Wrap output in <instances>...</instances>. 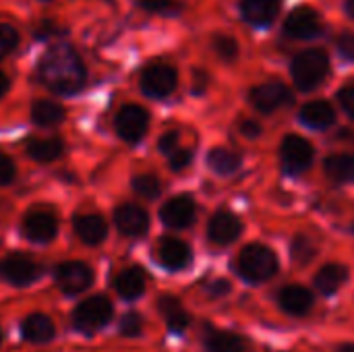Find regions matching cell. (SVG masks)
Wrapping results in <instances>:
<instances>
[{
  "instance_id": "6da1fadb",
  "label": "cell",
  "mask_w": 354,
  "mask_h": 352,
  "mask_svg": "<svg viewBox=\"0 0 354 352\" xmlns=\"http://www.w3.org/2000/svg\"><path fill=\"white\" fill-rule=\"evenodd\" d=\"M39 81L56 93H75L85 83V66L68 46H54L39 64Z\"/></svg>"
},
{
  "instance_id": "7a4b0ae2",
  "label": "cell",
  "mask_w": 354,
  "mask_h": 352,
  "mask_svg": "<svg viewBox=\"0 0 354 352\" xmlns=\"http://www.w3.org/2000/svg\"><path fill=\"white\" fill-rule=\"evenodd\" d=\"M236 270L247 282H268L278 272V257L266 245H247L236 259Z\"/></svg>"
},
{
  "instance_id": "3957f363",
  "label": "cell",
  "mask_w": 354,
  "mask_h": 352,
  "mask_svg": "<svg viewBox=\"0 0 354 352\" xmlns=\"http://www.w3.org/2000/svg\"><path fill=\"white\" fill-rule=\"evenodd\" d=\"M328 73H330V58L322 48L305 50L292 60V79L301 91H313L317 85L326 81Z\"/></svg>"
},
{
  "instance_id": "277c9868",
  "label": "cell",
  "mask_w": 354,
  "mask_h": 352,
  "mask_svg": "<svg viewBox=\"0 0 354 352\" xmlns=\"http://www.w3.org/2000/svg\"><path fill=\"white\" fill-rule=\"evenodd\" d=\"M114 315V309H112V303L108 297H89L85 299L83 303L77 305V309L73 311V324L79 332H85V334H93L102 328H106L110 324Z\"/></svg>"
},
{
  "instance_id": "5b68a950",
  "label": "cell",
  "mask_w": 354,
  "mask_h": 352,
  "mask_svg": "<svg viewBox=\"0 0 354 352\" xmlns=\"http://www.w3.org/2000/svg\"><path fill=\"white\" fill-rule=\"evenodd\" d=\"M249 102L261 114H274V112L282 110L284 106H288L292 102V95L284 83L268 81V83L255 85L249 91Z\"/></svg>"
},
{
  "instance_id": "8992f818",
  "label": "cell",
  "mask_w": 354,
  "mask_h": 352,
  "mask_svg": "<svg viewBox=\"0 0 354 352\" xmlns=\"http://www.w3.org/2000/svg\"><path fill=\"white\" fill-rule=\"evenodd\" d=\"M178 83L176 68L170 64H151L141 75V89L156 100L168 98Z\"/></svg>"
},
{
  "instance_id": "52a82bcc",
  "label": "cell",
  "mask_w": 354,
  "mask_h": 352,
  "mask_svg": "<svg viewBox=\"0 0 354 352\" xmlns=\"http://www.w3.org/2000/svg\"><path fill=\"white\" fill-rule=\"evenodd\" d=\"M313 145L301 137V135H288L284 137L282 141V147H280V158H282V164L286 168V172L290 174H301L305 172L311 162H313Z\"/></svg>"
},
{
  "instance_id": "ba28073f",
  "label": "cell",
  "mask_w": 354,
  "mask_h": 352,
  "mask_svg": "<svg viewBox=\"0 0 354 352\" xmlns=\"http://www.w3.org/2000/svg\"><path fill=\"white\" fill-rule=\"evenodd\" d=\"M54 278L62 293L79 295L93 284V270L83 261H64L56 268Z\"/></svg>"
},
{
  "instance_id": "9c48e42d",
  "label": "cell",
  "mask_w": 354,
  "mask_h": 352,
  "mask_svg": "<svg viewBox=\"0 0 354 352\" xmlns=\"http://www.w3.org/2000/svg\"><path fill=\"white\" fill-rule=\"evenodd\" d=\"M39 274H41V268L31 257L21 255V253L6 255L0 261V276L12 286H27L35 282Z\"/></svg>"
},
{
  "instance_id": "30bf717a",
  "label": "cell",
  "mask_w": 354,
  "mask_h": 352,
  "mask_svg": "<svg viewBox=\"0 0 354 352\" xmlns=\"http://www.w3.org/2000/svg\"><path fill=\"white\" fill-rule=\"evenodd\" d=\"M147 127H149V114L145 108L137 104H127L116 114V133L120 135V139L129 143L139 141L145 135Z\"/></svg>"
},
{
  "instance_id": "8fae6325",
  "label": "cell",
  "mask_w": 354,
  "mask_h": 352,
  "mask_svg": "<svg viewBox=\"0 0 354 352\" xmlns=\"http://www.w3.org/2000/svg\"><path fill=\"white\" fill-rule=\"evenodd\" d=\"M241 234H243V222L239 220V216H234L228 210L216 212L207 224V239L218 247L232 245Z\"/></svg>"
},
{
  "instance_id": "7c38bea8",
  "label": "cell",
  "mask_w": 354,
  "mask_h": 352,
  "mask_svg": "<svg viewBox=\"0 0 354 352\" xmlns=\"http://www.w3.org/2000/svg\"><path fill=\"white\" fill-rule=\"evenodd\" d=\"M197 216V205L191 195H176L170 201H166L160 210V218L166 226L170 228H187L195 222Z\"/></svg>"
},
{
  "instance_id": "4fadbf2b",
  "label": "cell",
  "mask_w": 354,
  "mask_h": 352,
  "mask_svg": "<svg viewBox=\"0 0 354 352\" xmlns=\"http://www.w3.org/2000/svg\"><path fill=\"white\" fill-rule=\"evenodd\" d=\"M58 232V220L50 210H33L23 220V234L33 243H50Z\"/></svg>"
},
{
  "instance_id": "5bb4252c",
  "label": "cell",
  "mask_w": 354,
  "mask_h": 352,
  "mask_svg": "<svg viewBox=\"0 0 354 352\" xmlns=\"http://www.w3.org/2000/svg\"><path fill=\"white\" fill-rule=\"evenodd\" d=\"M319 31H322V19L317 10H313L311 6L295 8L284 23V33L295 39H309L315 37Z\"/></svg>"
},
{
  "instance_id": "9a60e30c",
  "label": "cell",
  "mask_w": 354,
  "mask_h": 352,
  "mask_svg": "<svg viewBox=\"0 0 354 352\" xmlns=\"http://www.w3.org/2000/svg\"><path fill=\"white\" fill-rule=\"evenodd\" d=\"M156 257H158L160 266H164L166 270L178 272V270H185L191 263V249L180 239L166 237V239H162L158 243Z\"/></svg>"
},
{
  "instance_id": "2e32d148",
  "label": "cell",
  "mask_w": 354,
  "mask_h": 352,
  "mask_svg": "<svg viewBox=\"0 0 354 352\" xmlns=\"http://www.w3.org/2000/svg\"><path fill=\"white\" fill-rule=\"evenodd\" d=\"M114 222H116V228L127 237H143L149 228L147 212L133 203L118 205L114 212Z\"/></svg>"
},
{
  "instance_id": "e0dca14e",
  "label": "cell",
  "mask_w": 354,
  "mask_h": 352,
  "mask_svg": "<svg viewBox=\"0 0 354 352\" xmlns=\"http://www.w3.org/2000/svg\"><path fill=\"white\" fill-rule=\"evenodd\" d=\"M21 334L31 344H48L56 336V326L46 313H29L21 324Z\"/></svg>"
},
{
  "instance_id": "ac0fdd59",
  "label": "cell",
  "mask_w": 354,
  "mask_h": 352,
  "mask_svg": "<svg viewBox=\"0 0 354 352\" xmlns=\"http://www.w3.org/2000/svg\"><path fill=\"white\" fill-rule=\"evenodd\" d=\"M75 234L85 243V245H102L108 237V226L106 220L100 214H79L75 216Z\"/></svg>"
},
{
  "instance_id": "d6986e66",
  "label": "cell",
  "mask_w": 354,
  "mask_h": 352,
  "mask_svg": "<svg viewBox=\"0 0 354 352\" xmlns=\"http://www.w3.org/2000/svg\"><path fill=\"white\" fill-rule=\"evenodd\" d=\"M278 303L282 307V311H286L288 315H307L313 307V295L301 286V284H288L280 290L278 295Z\"/></svg>"
},
{
  "instance_id": "ffe728a7",
  "label": "cell",
  "mask_w": 354,
  "mask_h": 352,
  "mask_svg": "<svg viewBox=\"0 0 354 352\" xmlns=\"http://www.w3.org/2000/svg\"><path fill=\"white\" fill-rule=\"evenodd\" d=\"M280 4L282 0H241V12L251 25L266 27L278 17Z\"/></svg>"
},
{
  "instance_id": "44dd1931",
  "label": "cell",
  "mask_w": 354,
  "mask_h": 352,
  "mask_svg": "<svg viewBox=\"0 0 354 352\" xmlns=\"http://www.w3.org/2000/svg\"><path fill=\"white\" fill-rule=\"evenodd\" d=\"M301 122L311 127V129H317V131H324L328 127H332L336 122V110L330 102L326 100H313L309 104H305L301 108V114H299Z\"/></svg>"
},
{
  "instance_id": "7402d4cb",
  "label": "cell",
  "mask_w": 354,
  "mask_h": 352,
  "mask_svg": "<svg viewBox=\"0 0 354 352\" xmlns=\"http://www.w3.org/2000/svg\"><path fill=\"white\" fill-rule=\"evenodd\" d=\"M145 284H147L145 272H143L141 268H135V266L122 270V272L114 278V288H116V293H118L122 299H127V301L139 299V297L145 293Z\"/></svg>"
},
{
  "instance_id": "603a6c76",
  "label": "cell",
  "mask_w": 354,
  "mask_h": 352,
  "mask_svg": "<svg viewBox=\"0 0 354 352\" xmlns=\"http://www.w3.org/2000/svg\"><path fill=\"white\" fill-rule=\"evenodd\" d=\"M348 280V268L342 263H328L324 266L317 276H315V286L322 295L332 297L334 293H338Z\"/></svg>"
},
{
  "instance_id": "cb8c5ba5",
  "label": "cell",
  "mask_w": 354,
  "mask_h": 352,
  "mask_svg": "<svg viewBox=\"0 0 354 352\" xmlns=\"http://www.w3.org/2000/svg\"><path fill=\"white\" fill-rule=\"evenodd\" d=\"M158 309H160L162 317L166 319L170 332L180 334V332H185V330L189 328L191 317H189V313L183 309V305H180L178 299H174V297H170V295H164V297L158 299Z\"/></svg>"
},
{
  "instance_id": "d4e9b609",
  "label": "cell",
  "mask_w": 354,
  "mask_h": 352,
  "mask_svg": "<svg viewBox=\"0 0 354 352\" xmlns=\"http://www.w3.org/2000/svg\"><path fill=\"white\" fill-rule=\"evenodd\" d=\"M207 352H247V342L239 334L232 332H216L209 330L203 338Z\"/></svg>"
},
{
  "instance_id": "484cf974",
  "label": "cell",
  "mask_w": 354,
  "mask_h": 352,
  "mask_svg": "<svg viewBox=\"0 0 354 352\" xmlns=\"http://www.w3.org/2000/svg\"><path fill=\"white\" fill-rule=\"evenodd\" d=\"M207 166L216 174L228 176V174H234L241 168V158L234 151L226 149V147H214L207 154Z\"/></svg>"
},
{
  "instance_id": "4316f807",
  "label": "cell",
  "mask_w": 354,
  "mask_h": 352,
  "mask_svg": "<svg viewBox=\"0 0 354 352\" xmlns=\"http://www.w3.org/2000/svg\"><path fill=\"white\" fill-rule=\"evenodd\" d=\"M326 172L336 183H354V156L336 154L326 160Z\"/></svg>"
},
{
  "instance_id": "83f0119b",
  "label": "cell",
  "mask_w": 354,
  "mask_h": 352,
  "mask_svg": "<svg viewBox=\"0 0 354 352\" xmlns=\"http://www.w3.org/2000/svg\"><path fill=\"white\" fill-rule=\"evenodd\" d=\"M27 156L33 158L35 162H54L62 156V143L58 139L46 137V139H33L27 145Z\"/></svg>"
},
{
  "instance_id": "f1b7e54d",
  "label": "cell",
  "mask_w": 354,
  "mask_h": 352,
  "mask_svg": "<svg viewBox=\"0 0 354 352\" xmlns=\"http://www.w3.org/2000/svg\"><path fill=\"white\" fill-rule=\"evenodd\" d=\"M31 116H33V120H35L37 124H41V127H54V124H58V122L64 120V110H62L58 104H54V102L39 100V102L33 104Z\"/></svg>"
},
{
  "instance_id": "f546056e",
  "label": "cell",
  "mask_w": 354,
  "mask_h": 352,
  "mask_svg": "<svg viewBox=\"0 0 354 352\" xmlns=\"http://www.w3.org/2000/svg\"><path fill=\"white\" fill-rule=\"evenodd\" d=\"M290 253H292V259L299 263V266H305L309 263L315 255H317V247L315 243L309 239V237H297L292 241V247H290Z\"/></svg>"
},
{
  "instance_id": "4dcf8cb0",
  "label": "cell",
  "mask_w": 354,
  "mask_h": 352,
  "mask_svg": "<svg viewBox=\"0 0 354 352\" xmlns=\"http://www.w3.org/2000/svg\"><path fill=\"white\" fill-rule=\"evenodd\" d=\"M133 189L143 199H156L162 191V185L153 174H139L133 178Z\"/></svg>"
},
{
  "instance_id": "1f68e13d",
  "label": "cell",
  "mask_w": 354,
  "mask_h": 352,
  "mask_svg": "<svg viewBox=\"0 0 354 352\" xmlns=\"http://www.w3.org/2000/svg\"><path fill=\"white\" fill-rule=\"evenodd\" d=\"M214 52L218 54V58H222L226 62H232L239 56V44H236V39L232 35L218 33L214 37Z\"/></svg>"
},
{
  "instance_id": "d6a6232c",
  "label": "cell",
  "mask_w": 354,
  "mask_h": 352,
  "mask_svg": "<svg viewBox=\"0 0 354 352\" xmlns=\"http://www.w3.org/2000/svg\"><path fill=\"white\" fill-rule=\"evenodd\" d=\"M141 332H143V317L139 313L131 311L120 319V334L122 336L137 338V336H141Z\"/></svg>"
},
{
  "instance_id": "836d02e7",
  "label": "cell",
  "mask_w": 354,
  "mask_h": 352,
  "mask_svg": "<svg viewBox=\"0 0 354 352\" xmlns=\"http://www.w3.org/2000/svg\"><path fill=\"white\" fill-rule=\"evenodd\" d=\"M19 44V33L10 25H0V58L10 54Z\"/></svg>"
},
{
  "instance_id": "e575fe53",
  "label": "cell",
  "mask_w": 354,
  "mask_h": 352,
  "mask_svg": "<svg viewBox=\"0 0 354 352\" xmlns=\"http://www.w3.org/2000/svg\"><path fill=\"white\" fill-rule=\"evenodd\" d=\"M15 176H17V168H15L12 160L0 151V187L10 185L15 180Z\"/></svg>"
},
{
  "instance_id": "d590c367",
  "label": "cell",
  "mask_w": 354,
  "mask_h": 352,
  "mask_svg": "<svg viewBox=\"0 0 354 352\" xmlns=\"http://www.w3.org/2000/svg\"><path fill=\"white\" fill-rule=\"evenodd\" d=\"M336 50L342 58L346 60H354V33H342L338 39H336Z\"/></svg>"
},
{
  "instance_id": "8d00e7d4",
  "label": "cell",
  "mask_w": 354,
  "mask_h": 352,
  "mask_svg": "<svg viewBox=\"0 0 354 352\" xmlns=\"http://www.w3.org/2000/svg\"><path fill=\"white\" fill-rule=\"evenodd\" d=\"M193 160V151L191 149H176L172 151V158H170V168L172 170H185Z\"/></svg>"
},
{
  "instance_id": "74e56055",
  "label": "cell",
  "mask_w": 354,
  "mask_h": 352,
  "mask_svg": "<svg viewBox=\"0 0 354 352\" xmlns=\"http://www.w3.org/2000/svg\"><path fill=\"white\" fill-rule=\"evenodd\" d=\"M338 100L342 104V108L348 112V116L354 118V85H346L338 91Z\"/></svg>"
},
{
  "instance_id": "f35d334b",
  "label": "cell",
  "mask_w": 354,
  "mask_h": 352,
  "mask_svg": "<svg viewBox=\"0 0 354 352\" xmlns=\"http://www.w3.org/2000/svg\"><path fill=\"white\" fill-rule=\"evenodd\" d=\"M178 133H166L160 141H158V149L162 151V154H172V151H176L178 147Z\"/></svg>"
},
{
  "instance_id": "ab89813d",
  "label": "cell",
  "mask_w": 354,
  "mask_h": 352,
  "mask_svg": "<svg viewBox=\"0 0 354 352\" xmlns=\"http://www.w3.org/2000/svg\"><path fill=\"white\" fill-rule=\"evenodd\" d=\"M207 293L209 297L218 299V297H226L230 293V282L228 280H214L209 286H207Z\"/></svg>"
},
{
  "instance_id": "60d3db41",
  "label": "cell",
  "mask_w": 354,
  "mask_h": 352,
  "mask_svg": "<svg viewBox=\"0 0 354 352\" xmlns=\"http://www.w3.org/2000/svg\"><path fill=\"white\" fill-rule=\"evenodd\" d=\"M239 129H241V133H243L245 137H249V139H255V137L261 135V127H259L255 120H241Z\"/></svg>"
},
{
  "instance_id": "b9f144b4",
  "label": "cell",
  "mask_w": 354,
  "mask_h": 352,
  "mask_svg": "<svg viewBox=\"0 0 354 352\" xmlns=\"http://www.w3.org/2000/svg\"><path fill=\"white\" fill-rule=\"evenodd\" d=\"M172 0H139V4L147 10H164L166 6H170Z\"/></svg>"
},
{
  "instance_id": "7bdbcfd3",
  "label": "cell",
  "mask_w": 354,
  "mask_h": 352,
  "mask_svg": "<svg viewBox=\"0 0 354 352\" xmlns=\"http://www.w3.org/2000/svg\"><path fill=\"white\" fill-rule=\"evenodd\" d=\"M6 89H8V77L0 71V95H4Z\"/></svg>"
},
{
  "instance_id": "ee69618b",
  "label": "cell",
  "mask_w": 354,
  "mask_h": 352,
  "mask_svg": "<svg viewBox=\"0 0 354 352\" xmlns=\"http://www.w3.org/2000/svg\"><path fill=\"white\" fill-rule=\"evenodd\" d=\"M346 12L351 15V19H354V0H346Z\"/></svg>"
},
{
  "instance_id": "f6af8a7d",
  "label": "cell",
  "mask_w": 354,
  "mask_h": 352,
  "mask_svg": "<svg viewBox=\"0 0 354 352\" xmlns=\"http://www.w3.org/2000/svg\"><path fill=\"white\" fill-rule=\"evenodd\" d=\"M338 352H354V344H344L338 349Z\"/></svg>"
},
{
  "instance_id": "bcb514c9",
  "label": "cell",
  "mask_w": 354,
  "mask_h": 352,
  "mask_svg": "<svg viewBox=\"0 0 354 352\" xmlns=\"http://www.w3.org/2000/svg\"><path fill=\"white\" fill-rule=\"evenodd\" d=\"M0 344H2V328H0Z\"/></svg>"
}]
</instances>
